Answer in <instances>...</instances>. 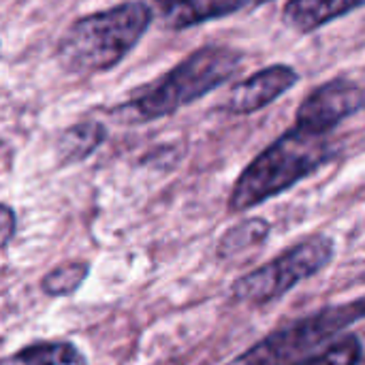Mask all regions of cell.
Returning a JSON list of instances; mask_svg holds the SVG:
<instances>
[{"instance_id":"cell-6","label":"cell","mask_w":365,"mask_h":365,"mask_svg":"<svg viewBox=\"0 0 365 365\" xmlns=\"http://www.w3.org/2000/svg\"><path fill=\"white\" fill-rule=\"evenodd\" d=\"M364 103L365 94L359 81L334 77L302 101L295 113V126L317 135H331L346 118L359 113Z\"/></svg>"},{"instance_id":"cell-7","label":"cell","mask_w":365,"mask_h":365,"mask_svg":"<svg viewBox=\"0 0 365 365\" xmlns=\"http://www.w3.org/2000/svg\"><path fill=\"white\" fill-rule=\"evenodd\" d=\"M299 81L291 64H272L235 83L227 96L225 111L231 115H250L284 96Z\"/></svg>"},{"instance_id":"cell-4","label":"cell","mask_w":365,"mask_h":365,"mask_svg":"<svg viewBox=\"0 0 365 365\" xmlns=\"http://www.w3.org/2000/svg\"><path fill=\"white\" fill-rule=\"evenodd\" d=\"M365 302L357 297L349 304L327 306L287 327H280L242 353L231 365H295L336 340L344 329L364 319Z\"/></svg>"},{"instance_id":"cell-9","label":"cell","mask_w":365,"mask_h":365,"mask_svg":"<svg viewBox=\"0 0 365 365\" xmlns=\"http://www.w3.org/2000/svg\"><path fill=\"white\" fill-rule=\"evenodd\" d=\"M364 2L365 0H287L282 9V21L299 34H310L334 19L361 9Z\"/></svg>"},{"instance_id":"cell-15","label":"cell","mask_w":365,"mask_h":365,"mask_svg":"<svg viewBox=\"0 0 365 365\" xmlns=\"http://www.w3.org/2000/svg\"><path fill=\"white\" fill-rule=\"evenodd\" d=\"M17 231V216L15 210L6 203H0V252L11 244Z\"/></svg>"},{"instance_id":"cell-16","label":"cell","mask_w":365,"mask_h":365,"mask_svg":"<svg viewBox=\"0 0 365 365\" xmlns=\"http://www.w3.org/2000/svg\"><path fill=\"white\" fill-rule=\"evenodd\" d=\"M244 2H246V11H250V9H257V6H261V4H265L269 0H244Z\"/></svg>"},{"instance_id":"cell-2","label":"cell","mask_w":365,"mask_h":365,"mask_svg":"<svg viewBox=\"0 0 365 365\" xmlns=\"http://www.w3.org/2000/svg\"><path fill=\"white\" fill-rule=\"evenodd\" d=\"M154 9L143 0L88 13L75 19L56 45V60L75 75H98L115 68L145 36Z\"/></svg>"},{"instance_id":"cell-13","label":"cell","mask_w":365,"mask_h":365,"mask_svg":"<svg viewBox=\"0 0 365 365\" xmlns=\"http://www.w3.org/2000/svg\"><path fill=\"white\" fill-rule=\"evenodd\" d=\"M90 274V263L86 261H68L64 265L53 267L41 280V291L49 297H68L81 289Z\"/></svg>"},{"instance_id":"cell-3","label":"cell","mask_w":365,"mask_h":365,"mask_svg":"<svg viewBox=\"0 0 365 365\" xmlns=\"http://www.w3.org/2000/svg\"><path fill=\"white\" fill-rule=\"evenodd\" d=\"M334 156L331 135H317L293 124L240 173L227 205L235 214L248 212L310 178Z\"/></svg>"},{"instance_id":"cell-10","label":"cell","mask_w":365,"mask_h":365,"mask_svg":"<svg viewBox=\"0 0 365 365\" xmlns=\"http://www.w3.org/2000/svg\"><path fill=\"white\" fill-rule=\"evenodd\" d=\"M107 139V126L98 120H83L64 128L56 143L60 165H75L90 158Z\"/></svg>"},{"instance_id":"cell-11","label":"cell","mask_w":365,"mask_h":365,"mask_svg":"<svg viewBox=\"0 0 365 365\" xmlns=\"http://www.w3.org/2000/svg\"><path fill=\"white\" fill-rule=\"evenodd\" d=\"M0 365H88V359L71 342L47 340V342L28 344L2 357Z\"/></svg>"},{"instance_id":"cell-14","label":"cell","mask_w":365,"mask_h":365,"mask_svg":"<svg viewBox=\"0 0 365 365\" xmlns=\"http://www.w3.org/2000/svg\"><path fill=\"white\" fill-rule=\"evenodd\" d=\"M364 357V346L359 336H344L334 340L317 355L295 365H359Z\"/></svg>"},{"instance_id":"cell-5","label":"cell","mask_w":365,"mask_h":365,"mask_svg":"<svg viewBox=\"0 0 365 365\" xmlns=\"http://www.w3.org/2000/svg\"><path fill=\"white\" fill-rule=\"evenodd\" d=\"M334 255H336V246L331 237L323 233L310 235L287 248L269 263L235 280L233 297L237 302H246L255 306L278 302L304 280L321 274L331 263Z\"/></svg>"},{"instance_id":"cell-1","label":"cell","mask_w":365,"mask_h":365,"mask_svg":"<svg viewBox=\"0 0 365 365\" xmlns=\"http://www.w3.org/2000/svg\"><path fill=\"white\" fill-rule=\"evenodd\" d=\"M242 62L244 53L235 47H201L152 83L137 90L128 101L113 107L111 115L126 124H143L167 118L231 81Z\"/></svg>"},{"instance_id":"cell-12","label":"cell","mask_w":365,"mask_h":365,"mask_svg":"<svg viewBox=\"0 0 365 365\" xmlns=\"http://www.w3.org/2000/svg\"><path fill=\"white\" fill-rule=\"evenodd\" d=\"M269 222L263 218H246L240 225L231 227L218 242V257L220 259H231L242 255L246 248L261 246L269 237Z\"/></svg>"},{"instance_id":"cell-8","label":"cell","mask_w":365,"mask_h":365,"mask_svg":"<svg viewBox=\"0 0 365 365\" xmlns=\"http://www.w3.org/2000/svg\"><path fill=\"white\" fill-rule=\"evenodd\" d=\"M154 6L163 26L178 32L246 11L244 0H154Z\"/></svg>"}]
</instances>
